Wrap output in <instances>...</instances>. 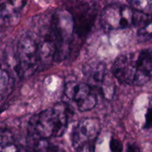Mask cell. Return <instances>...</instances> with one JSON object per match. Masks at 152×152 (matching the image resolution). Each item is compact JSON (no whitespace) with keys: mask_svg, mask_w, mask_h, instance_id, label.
I'll use <instances>...</instances> for the list:
<instances>
[{"mask_svg":"<svg viewBox=\"0 0 152 152\" xmlns=\"http://www.w3.org/2000/svg\"><path fill=\"white\" fill-rule=\"evenodd\" d=\"M42 69L39 49V37L27 31L17 42L15 71L19 78H28Z\"/></svg>","mask_w":152,"mask_h":152,"instance_id":"3957f363","label":"cell"},{"mask_svg":"<svg viewBox=\"0 0 152 152\" xmlns=\"http://www.w3.org/2000/svg\"><path fill=\"white\" fill-rule=\"evenodd\" d=\"M69 114L68 105L60 102L31 116L28 123L30 142L62 137L68 129Z\"/></svg>","mask_w":152,"mask_h":152,"instance_id":"7a4b0ae2","label":"cell"},{"mask_svg":"<svg viewBox=\"0 0 152 152\" xmlns=\"http://www.w3.org/2000/svg\"><path fill=\"white\" fill-rule=\"evenodd\" d=\"M137 38L141 42L152 39V21L147 22L138 30Z\"/></svg>","mask_w":152,"mask_h":152,"instance_id":"4fadbf2b","label":"cell"},{"mask_svg":"<svg viewBox=\"0 0 152 152\" xmlns=\"http://www.w3.org/2000/svg\"><path fill=\"white\" fill-rule=\"evenodd\" d=\"M143 13L132 6L111 4L105 6L100 14V25L105 32L136 27Z\"/></svg>","mask_w":152,"mask_h":152,"instance_id":"5b68a950","label":"cell"},{"mask_svg":"<svg viewBox=\"0 0 152 152\" xmlns=\"http://www.w3.org/2000/svg\"><path fill=\"white\" fill-rule=\"evenodd\" d=\"M110 150L111 152H123V143L117 138L111 137L109 142Z\"/></svg>","mask_w":152,"mask_h":152,"instance_id":"5bb4252c","label":"cell"},{"mask_svg":"<svg viewBox=\"0 0 152 152\" xmlns=\"http://www.w3.org/2000/svg\"><path fill=\"white\" fill-rule=\"evenodd\" d=\"M14 81L8 72L5 70H1V99L4 100V98H7L11 93L13 90Z\"/></svg>","mask_w":152,"mask_h":152,"instance_id":"8fae6325","label":"cell"},{"mask_svg":"<svg viewBox=\"0 0 152 152\" xmlns=\"http://www.w3.org/2000/svg\"><path fill=\"white\" fill-rule=\"evenodd\" d=\"M27 1H3L0 7V16L1 22L5 24L11 23L19 16L21 10L25 7Z\"/></svg>","mask_w":152,"mask_h":152,"instance_id":"9c48e42d","label":"cell"},{"mask_svg":"<svg viewBox=\"0 0 152 152\" xmlns=\"http://www.w3.org/2000/svg\"><path fill=\"white\" fill-rule=\"evenodd\" d=\"M129 3L134 9L143 14L152 13V1H131Z\"/></svg>","mask_w":152,"mask_h":152,"instance_id":"7c38bea8","label":"cell"},{"mask_svg":"<svg viewBox=\"0 0 152 152\" xmlns=\"http://www.w3.org/2000/svg\"><path fill=\"white\" fill-rule=\"evenodd\" d=\"M152 128V105L149 106L147 108V111L145 112V123L143 125L142 129L144 130L145 129H150Z\"/></svg>","mask_w":152,"mask_h":152,"instance_id":"9a60e30c","label":"cell"},{"mask_svg":"<svg viewBox=\"0 0 152 152\" xmlns=\"http://www.w3.org/2000/svg\"><path fill=\"white\" fill-rule=\"evenodd\" d=\"M74 19V34L79 39L84 40L90 33L96 16V10L94 6L88 3L77 5L68 10Z\"/></svg>","mask_w":152,"mask_h":152,"instance_id":"ba28073f","label":"cell"},{"mask_svg":"<svg viewBox=\"0 0 152 152\" xmlns=\"http://www.w3.org/2000/svg\"><path fill=\"white\" fill-rule=\"evenodd\" d=\"M64 95L77 105L80 112L92 110L97 104V95L94 87L88 83L70 81L65 85Z\"/></svg>","mask_w":152,"mask_h":152,"instance_id":"52a82bcc","label":"cell"},{"mask_svg":"<svg viewBox=\"0 0 152 152\" xmlns=\"http://www.w3.org/2000/svg\"><path fill=\"white\" fill-rule=\"evenodd\" d=\"M111 72L123 85L142 86L152 79V48L119 55Z\"/></svg>","mask_w":152,"mask_h":152,"instance_id":"6da1fadb","label":"cell"},{"mask_svg":"<svg viewBox=\"0 0 152 152\" xmlns=\"http://www.w3.org/2000/svg\"><path fill=\"white\" fill-rule=\"evenodd\" d=\"M83 73L94 84L102 86L106 74V66L102 62H88L84 65Z\"/></svg>","mask_w":152,"mask_h":152,"instance_id":"30bf717a","label":"cell"},{"mask_svg":"<svg viewBox=\"0 0 152 152\" xmlns=\"http://www.w3.org/2000/svg\"><path fill=\"white\" fill-rule=\"evenodd\" d=\"M126 152H141V149L136 142H128Z\"/></svg>","mask_w":152,"mask_h":152,"instance_id":"2e32d148","label":"cell"},{"mask_svg":"<svg viewBox=\"0 0 152 152\" xmlns=\"http://www.w3.org/2000/svg\"><path fill=\"white\" fill-rule=\"evenodd\" d=\"M50 32L56 49L55 61H65L71 54L74 35V19L68 10L57 9L53 12Z\"/></svg>","mask_w":152,"mask_h":152,"instance_id":"277c9868","label":"cell"},{"mask_svg":"<svg viewBox=\"0 0 152 152\" xmlns=\"http://www.w3.org/2000/svg\"><path fill=\"white\" fill-rule=\"evenodd\" d=\"M101 130V122L97 117H86L79 120L71 134V144L75 151L95 152Z\"/></svg>","mask_w":152,"mask_h":152,"instance_id":"8992f818","label":"cell"}]
</instances>
